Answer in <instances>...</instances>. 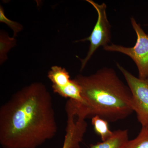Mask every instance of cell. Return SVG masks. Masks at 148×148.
<instances>
[{"label":"cell","mask_w":148,"mask_h":148,"mask_svg":"<svg viewBox=\"0 0 148 148\" xmlns=\"http://www.w3.org/2000/svg\"><path fill=\"white\" fill-rule=\"evenodd\" d=\"M57 130L52 97L42 83L22 88L0 108L3 148H37L54 138Z\"/></svg>","instance_id":"6da1fadb"},{"label":"cell","mask_w":148,"mask_h":148,"mask_svg":"<svg viewBox=\"0 0 148 148\" xmlns=\"http://www.w3.org/2000/svg\"><path fill=\"white\" fill-rule=\"evenodd\" d=\"M74 79L81 89L84 104L81 108L86 118L98 116L114 122L134 112L131 90L114 69L104 67L90 75H77Z\"/></svg>","instance_id":"7a4b0ae2"},{"label":"cell","mask_w":148,"mask_h":148,"mask_svg":"<svg viewBox=\"0 0 148 148\" xmlns=\"http://www.w3.org/2000/svg\"><path fill=\"white\" fill-rule=\"evenodd\" d=\"M131 25L137 35V40L133 47H125L118 45H108L103 47L108 51L123 53L132 58L138 71L141 79H148V34L144 32L134 17L130 18Z\"/></svg>","instance_id":"3957f363"},{"label":"cell","mask_w":148,"mask_h":148,"mask_svg":"<svg viewBox=\"0 0 148 148\" xmlns=\"http://www.w3.org/2000/svg\"><path fill=\"white\" fill-rule=\"evenodd\" d=\"M86 1L93 6L98 13V19L89 36L81 40L80 41H88L90 42L89 49L85 58L80 59V71H82L96 50L101 47H105L109 45L111 39V27L106 13L107 5L105 3L98 4L92 0Z\"/></svg>","instance_id":"277c9868"},{"label":"cell","mask_w":148,"mask_h":148,"mask_svg":"<svg viewBox=\"0 0 148 148\" xmlns=\"http://www.w3.org/2000/svg\"><path fill=\"white\" fill-rule=\"evenodd\" d=\"M131 90L134 112L142 127H148V79L137 77L116 63Z\"/></svg>","instance_id":"5b68a950"},{"label":"cell","mask_w":148,"mask_h":148,"mask_svg":"<svg viewBox=\"0 0 148 148\" xmlns=\"http://www.w3.org/2000/svg\"><path fill=\"white\" fill-rule=\"evenodd\" d=\"M47 77L52 82L53 92L60 96L68 89L72 81L69 72L60 66H52L48 73Z\"/></svg>","instance_id":"8992f818"},{"label":"cell","mask_w":148,"mask_h":148,"mask_svg":"<svg viewBox=\"0 0 148 148\" xmlns=\"http://www.w3.org/2000/svg\"><path fill=\"white\" fill-rule=\"evenodd\" d=\"M128 140L127 130H118L114 131L111 138L106 141L91 144L89 148H122Z\"/></svg>","instance_id":"52a82bcc"},{"label":"cell","mask_w":148,"mask_h":148,"mask_svg":"<svg viewBox=\"0 0 148 148\" xmlns=\"http://www.w3.org/2000/svg\"><path fill=\"white\" fill-rule=\"evenodd\" d=\"M91 123L95 133L100 136L102 141H106L113 135L114 131L109 128L108 122L102 118L98 116L92 117Z\"/></svg>","instance_id":"ba28073f"},{"label":"cell","mask_w":148,"mask_h":148,"mask_svg":"<svg viewBox=\"0 0 148 148\" xmlns=\"http://www.w3.org/2000/svg\"><path fill=\"white\" fill-rule=\"evenodd\" d=\"M16 44L14 37L11 38L5 32L2 31L0 33V62L1 64L7 59V53Z\"/></svg>","instance_id":"9c48e42d"},{"label":"cell","mask_w":148,"mask_h":148,"mask_svg":"<svg viewBox=\"0 0 148 148\" xmlns=\"http://www.w3.org/2000/svg\"><path fill=\"white\" fill-rule=\"evenodd\" d=\"M122 148H148V127H142L138 136L128 140Z\"/></svg>","instance_id":"30bf717a"},{"label":"cell","mask_w":148,"mask_h":148,"mask_svg":"<svg viewBox=\"0 0 148 148\" xmlns=\"http://www.w3.org/2000/svg\"><path fill=\"white\" fill-rule=\"evenodd\" d=\"M0 22L7 24L10 28L12 29L14 32L13 37L15 38L17 34L23 29V26L21 24L10 20L7 18L4 13L2 7H0Z\"/></svg>","instance_id":"8fae6325"}]
</instances>
